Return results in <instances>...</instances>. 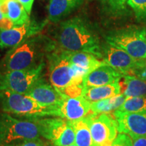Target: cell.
<instances>
[{"mask_svg":"<svg viewBox=\"0 0 146 146\" xmlns=\"http://www.w3.org/2000/svg\"><path fill=\"white\" fill-rule=\"evenodd\" d=\"M54 40L58 47L71 52H83L102 58V43L94 29L83 18L74 17L57 27Z\"/></svg>","mask_w":146,"mask_h":146,"instance_id":"obj_1","label":"cell"},{"mask_svg":"<svg viewBox=\"0 0 146 146\" xmlns=\"http://www.w3.org/2000/svg\"><path fill=\"white\" fill-rule=\"evenodd\" d=\"M57 47L56 41L45 35L37 34L12 47L0 64V72L22 70L37 66Z\"/></svg>","mask_w":146,"mask_h":146,"instance_id":"obj_2","label":"cell"},{"mask_svg":"<svg viewBox=\"0 0 146 146\" xmlns=\"http://www.w3.org/2000/svg\"><path fill=\"white\" fill-rule=\"evenodd\" d=\"M49 78L55 88L66 96H81L83 76L72 65L66 50L57 46L46 56Z\"/></svg>","mask_w":146,"mask_h":146,"instance_id":"obj_3","label":"cell"},{"mask_svg":"<svg viewBox=\"0 0 146 146\" xmlns=\"http://www.w3.org/2000/svg\"><path fill=\"white\" fill-rule=\"evenodd\" d=\"M107 43L122 49L137 60H146V29L132 26L108 32Z\"/></svg>","mask_w":146,"mask_h":146,"instance_id":"obj_4","label":"cell"},{"mask_svg":"<svg viewBox=\"0 0 146 146\" xmlns=\"http://www.w3.org/2000/svg\"><path fill=\"white\" fill-rule=\"evenodd\" d=\"M0 108L3 112L28 119L57 116L54 111L41 106L30 97L7 90L0 91Z\"/></svg>","mask_w":146,"mask_h":146,"instance_id":"obj_5","label":"cell"},{"mask_svg":"<svg viewBox=\"0 0 146 146\" xmlns=\"http://www.w3.org/2000/svg\"><path fill=\"white\" fill-rule=\"evenodd\" d=\"M40 136L39 128L35 120H19L8 113H0V146Z\"/></svg>","mask_w":146,"mask_h":146,"instance_id":"obj_6","label":"cell"},{"mask_svg":"<svg viewBox=\"0 0 146 146\" xmlns=\"http://www.w3.org/2000/svg\"><path fill=\"white\" fill-rule=\"evenodd\" d=\"M45 66L43 62L37 66L27 70L0 72V91L7 90L25 95L43 77Z\"/></svg>","mask_w":146,"mask_h":146,"instance_id":"obj_7","label":"cell"},{"mask_svg":"<svg viewBox=\"0 0 146 146\" xmlns=\"http://www.w3.org/2000/svg\"><path fill=\"white\" fill-rule=\"evenodd\" d=\"M88 125L95 146H110L117 136L118 123L109 113H89L84 117Z\"/></svg>","mask_w":146,"mask_h":146,"instance_id":"obj_8","label":"cell"},{"mask_svg":"<svg viewBox=\"0 0 146 146\" xmlns=\"http://www.w3.org/2000/svg\"><path fill=\"white\" fill-rule=\"evenodd\" d=\"M25 95L35 100L41 106L54 111L56 116L60 117V108L63 94L47 83L45 78L39 79Z\"/></svg>","mask_w":146,"mask_h":146,"instance_id":"obj_9","label":"cell"},{"mask_svg":"<svg viewBox=\"0 0 146 146\" xmlns=\"http://www.w3.org/2000/svg\"><path fill=\"white\" fill-rule=\"evenodd\" d=\"M47 22L37 23L29 21L21 26H15L8 30H0V47L12 48L31 36L39 34Z\"/></svg>","mask_w":146,"mask_h":146,"instance_id":"obj_10","label":"cell"},{"mask_svg":"<svg viewBox=\"0 0 146 146\" xmlns=\"http://www.w3.org/2000/svg\"><path fill=\"white\" fill-rule=\"evenodd\" d=\"M102 61L124 75L129 74L137 60L122 49L106 43H102Z\"/></svg>","mask_w":146,"mask_h":146,"instance_id":"obj_11","label":"cell"},{"mask_svg":"<svg viewBox=\"0 0 146 146\" xmlns=\"http://www.w3.org/2000/svg\"><path fill=\"white\" fill-rule=\"evenodd\" d=\"M113 116L118 123V132L129 135L133 140L146 137V114L123 113L114 110Z\"/></svg>","mask_w":146,"mask_h":146,"instance_id":"obj_12","label":"cell"},{"mask_svg":"<svg viewBox=\"0 0 146 146\" xmlns=\"http://www.w3.org/2000/svg\"><path fill=\"white\" fill-rule=\"evenodd\" d=\"M91 112V102L82 96L70 97L63 94L60 108V117L75 121L82 119Z\"/></svg>","mask_w":146,"mask_h":146,"instance_id":"obj_13","label":"cell"},{"mask_svg":"<svg viewBox=\"0 0 146 146\" xmlns=\"http://www.w3.org/2000/svg\"><path fill=\"white\" fill-rule=\"evenodd\" d=\"M123 76V74L106 64L84 76L82 86L83 87L102 86L120 81Z\"/></svg>","mask_w":146,"mask_h":146,"instance_id":"obj_14","label":"cell"},{"mask_svg":"<svg viewBox=\"0 0 146 146\" xmlns=\"http://www.w3.org/2000/svg\"><path fill=\"white\" fill-rule=\"evenodd\" d=\"M39 128L41 136L51 142L60 137L68 125V120L63 118H32Z\"/></svg>","mask_w":146,"mask_h":146,"instance_id":"obj_15","label":"cell"},{"mask_svg":"<svg viewBox=\"0 0 146 146\" xmlns=\"http://www.w3.org/2000/svg\"><path fill=\"white\" fill-rule=\"evenodd\" d=\"M66 52L71 63L83 77L100 66L106 64L104 62L100 60L95 55L90 53L67 50Z\"/></svg>","mask_w":146,"mask_h":146,"instance_id":"obj_16","label":"cell"},{"mask_svg":"<svg viewBox=\"0 0 146 146\" xmlns=\"http://www.w3.org/2000/svg\"><path fill=\"white\" fill-rule=\"evenodd\" d=\"M120 81L98 87H83L81 96L89 102H93L118 96L121 93Z\"/></svg>","mask_w":146,"mask_h":146,"instance_id":"obj_17","label":"cell"},{"mask_svg":"<svg viewBox=\"0 0 146 146\" xmlns=\"http://www.w3.org/2000/svg\"><path fill=\"white\" fill-rule=\"evenodd\" d=\"M83 0H50L48 8V20L58 23L81 5Z\"/></svg>","mask_w":146,"mask_h":146,"instance_id":"obj_18","label":"cell"},{"mask_svg":"<svg viewBox=\"0 0 146 146\" xmlns=\"http://www.w3.org/2000/svg\"><path fill=\"white\" fill-rule=\"evenodd\" d=\"M0 7L4 17L10 18L15 26H21L30 21V15L18 0H6Z\"/></svg>","mask_w":146,"mask_h":146,"instance_id":"obj_19","label":"cell"},{"mask_svg":"<svg viewBox=\"0 0 146 146\" xmlns=\"http://www.w3.org/2000/svg\"><path fill=\"white\" fill-rule=\"evenodd\" d=\"M123 85L125 86L123 94L126 98L146 97V81L133 74H125Z\"/></svg>","mask_w":146,"mask_h":146,"instance_id":"obj_20","label":"cell"},{"mask_svg":"<svg viewBox=\"0 0 146 146\" xmlns=\"http://www.w3.org/2000/svg\"><path fill=\"white\" fill-rule=\"evenodd\" d=\"M127 99L123 94L107 99L91 102V112L95 114L110 113L117 110Z\"/></svg>","mask_w":146,"mask_h":146,"instance_id":"obj_21","label":"cell"},{"mask_svg":"<svg viewBox=\"0 0 146 146\" xmlns=\"http://www.w3.org/2000/svg\"><path fill=\"white\" fill-rule=\"evenodd\" d=\"M75 132V144L77 146H95L90 129L85 120L71 121Z\"/></svg>","mask_w":146,"mask_h":146,"instance_id":"obj_22","label":"cell"},{"mask_svg":"<svg viewBox=\"0 0 146 146\" xmlns=\"http://www.w3.org/2000/svg\"><path fill=\"white\" fill-rule=\"evenodd\" d=\"M116 111L123 113L146 114V97L129 98Z\"/></svg>","mask_w":146,"mask_h":146,"instance_id":"obj_23","label":"cell"},{"mask_svg":"<svg viewBox=\"0 0 146 146\" xmlns=\"http://www.w3.org/2000/svg\"><path fill=\"white\" fill-rule=\"evenodd\" d=\"M75 143V132L71 123L68 120V125L65 130L58 139L52 142L53 145L56 146H69Z\"/></svg>","mask_w":146,"mask_h":146,"instance_id":"obj_24","label":"cell"},{"mask_svg":"<svg viewBox=\"0 0 146 146\" xmlns=\"http://www.w3.org/2000/svg\"><path fill=\"white\" fill-rule=\"evenodd\" d=\"M127 3L134 12L139 22L146 21V0H128Z\"/></svg>","mask_w":146,"mask_h":146,"instance_id":"obj_25","label":"cell"},{"mask_svg":"<svg viewBox=\"0 0 146 146\" xmlns=\"http://www.w3.org/2000/svg\"><path fill=\"white\" fill-rule=\"evenodd\" d=\"M128 0H104L110 10L114 13H120L119 12L125 10L127 5Z\"/></svg>","mask_w":146,"mask_h":146,"instance_id":"obj_26","label":"cell"},{"mask_svg":"<svg viewBox=\"0 0 146 146\" xmlns=\"http://www.w3.org/2000/svg\"><path fill=\"white\" fill-rule=\"evenodd\" d=\"M129 74H133L146 81V60H137L135 66L133 68Z\"/></svg>","mask_w":146,"mask_h":146,"instance_id":"obj_27","label":"cell"},{"mask_svg":"<svg viewBox=\"0 0 146 146\" xmlns=\"http://www.w3.org/2000/svg\"><path fill=\"white\" fill-rule=\"evenodd\" d=\"M110 146H133L132 138L125 133H119Z\"/></svg>","mask_w":146,"mask_h":146,"instance_id":"obj_28","label":"cell"},{"mask_svg":"<svg viewBox=\"0 0 146 146\" xmlns=\"http://www.w3.org/2000/svg\"><path fill=\"white\" fill-rule=\"evenodd\" d=\"M16 146H45L43 141L39 138L28 139L22 141L21 143H18Z\"/></svg>","mask_w":146,"mask_h":146,"instance_id":"obj_29","label":"cell"},{"mask_svg":"<svg viewBox=\"0 0 146 146\" xmlns=\"http://www.w3.org/2000/svg\"><path fill=\"white\" fill-rule=\"evenodd\" d=\"M14 27H15V25L13 22L8 17H3L0 21V30H8Z\"/></svg>","mask_w":146,"mask_h":146,"instance_id":"obj_30","label":"cell"},{"mask_svg":"<svg viewBox=\"0 0 146 146\" xmlns=\"http://www.w3.org/2000/svg\"><path fill=\"white\" fill-rule=\"evenodd\" d=\"M18 1L23 5L24 8L30 15L31 13L34 0H18Z\"/></svg>","mask_w":146,"mask_h":146,"instance_id":"obj_31","label":"cell"},{"mask_svg":"<svg viewBox=\"0 0 146 146\" xmlns=\"http://www.w3.org/2000/svg\"><path fill=\"white\" fill-rule=\"evenodd\" d=\"M133 146H146V137L133 140Z\"/></svg>","mask_w":146,"mask_h":146,"instance_id":"obj_32","label":"cell"},{"mask_svg":"<svg viewBox=\"0 0 146 146\" xmlns=\"http://www.w3.org/2000/svg\"><path fill=\"white\" fill-rule=\"evenodd\" d=\"M3 17H4V16H3L2 12H1V7H0V21H1V20L2 19V18H3Z\"/></svg>","mask_w":146,"mask_h":146,"instance_id":"obj_33","label":"cell"},{"mask_svg":"<svg viewBox=\"0 0 146 146\" xmlns=\"http://www.w3.org/2000/svg\"><path fill=\"white\" fill-rule=\"evenodd\" d=\"M5 1H6V0H0V4H1V3L4 2Z\"/></svg>","mask_w":146,"mask_h":146,"instance_id":"obj_34","label":"cell"},{"mask_svg":"<svg viewBox=\"0 0 146 146\" xmlns=\"http://www.w3.org/2000/svg\"><path fill=\"white\" fill-rule=\"evenodd\" d=\"M51 146H56V145H53V144H52V145H51ZM69 146H77V145H76V144H72V145H69Z\"/></svg>","mask_w":146,"mask_h":146,"instance_id":"obj_35","label":"cell"},{"mask_svg":"<svg viewBox=\"0 0 146 146\" xmlns=\"http://www.w3.org/2000/svg\"><path fill=\"white\" fill-rule=\"evenodd\" d=\"M2 146H14V145H12V144H7V145H2Z\"/></svg>","mask_w":146,"mask_h":146,"instance_id":"obj_36","label":"cell"}]
</instances>
